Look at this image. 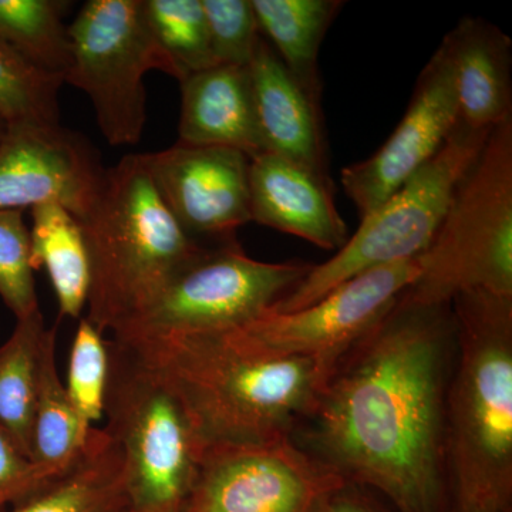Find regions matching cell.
<instances>
[{"mask_svg": "<svg viewBox=\"0 0 512 512\" xmlns=\"http://www.w3.org/2000/svg\"><path fill=\"white\" fill-rule=\"evenodd\" d=\"M16 320L12 335L0 346V424L30 460L40 349L46 328L40 309Z\"/></svg>", "mask_w": 512, "mask_h": 512, "instance_id": "cell-23", "label": "cell"}, {"mask_svg": "<svg viewBox=\"0 0 512 512\" xmlns=\"http://www.w3.org/2000/svg\"><path fill=\"white\" fill-rule=\"evenodd\" d=\"M180 84L178 143L234 148L251 160L266 153L248 66L218 64Z\"/></svg>", "mask_w": 512, "mask_h": 512, "instance_id": "cell-17", "label": "cell"}, {"mask_svg": "<svg viewBox=\"0 0 512 512\" xmlns=\"http://www.w3.org/2000/svg\"><path fill=\"white\" fill-rule=\"evenodd\" d=\"M451 305L390 312L343 357L299 427L305 450L394 512H453L446 451Z\"/></svg>", "mask_w": 512, "mask_h": 512, "instance_id": "cell-1", "label": "cell"}, {"mask_svg": "<svg viewBox=\"0 0 512 512\" xmlns=\"http://www.w3.org/2000/svg\"><path fill=\"white\" fill-rule=\"evenodd\" d=\"M116 512H128V505H126V507H123V508H121V510L116 511Z\"/></svg>", "mask_w": 512, "mask_h": 512, "instance_id": "cell-34", "label": "cell"}, {"mask_svg": "<svg viewBox=\"0 0 512 512\" xmlns=\"http://www.w3.org/2000/svg\"><path fill=\"white\" fill-rule=\"evenodd\" d=\"M56 326L46 329L40 349L39 382L32 427V463L43 470H62L83 446L87 426L57 375Z\"/></svg>", "mask_w": 512, "mask_h": 512, "instance_id": "cell-22", "label": "cell"}, {"mask_svg": "<svg viewBox=\"0 0 512 512\" xmlns=\"http://www.w3.org/2000/svg\"><path fill=\"white\" fill-rule=\"evenodd\" d=\"M120 342L163 377L205 447L295 436L328 383L312 360L258 355L222 332Z\"/></svg>", "mask_w": 512, "mask_h": 512, "instance_id": "cell-2", "label": "cell"}, {"mask_svg": "<svg viewBox=\"0 0 512 512\" xmlns=\"http://www.w3.org/2000/svg\"><path fill=\"white\" fill-rule=\"evenodd\" d=\"M256 119L268 153L332 185L320 103L293 79L274 47L261 37L249 63Z\"/></svg>", "mask_w": 512, "mask_h": 512, "instance_id": "cell-15", "label": "cell"}, {"mask_svg": "<svg viewBox=\"0 0 512 512\" xmlns=\"http://www.w3.org/2000/svg\"><path fill=\"white\" fill-rule=\"evenodd\" d=\"M419 274L417 258L380 266L349 279L299 311L268 309L222 333L258 355L312 360L329 380L343 357L390 312Z\"/></svg>", "mask_w": 512, "mask_h": 512, "instance_id": "cell-10", "label": "cell"}, {"mask_svg": "<svg viewBox=\"0 0 512 512\" xmlns=\"http://www.w3.org/2000/svg\"><path fill=\"white\" fill-rule=\"evenodd\" d=\"M305 262L256 261L235 238L205 248L156 301L111 338L138 342L185 333L224 332L268 311L305 278Z\"/></svg>", "mask_w": 512, "mask_h": 512, "instance_id": "cell-8", "label": "cell"}, {"mask_svg": "<svg viewBox=\"0 0 512 512\" xmlns=\"http://www.w3.org/2000/svg\"><path fill=\"white\" fill-rule=\"evenodd\" d=\"M251 222L338 252L350 237L333 201V187L276 156L262 153L249 163Z\"/></svg>", "mask_w": 512, "mask_h": 512, "instance_id": "cell-16", "label": "cell"}, {"mask_svg": "<svg viewBox=\"0 0 512 512\" xmlns=\"http://www.w3.org/2000/svg\"><path fill=\"white\" fill-rule=\"evenodd\" d=\"M32 210L33 269L46 268L62 316L80 318L90 291V262L82 222L59 204Z\"/></svg>", "mask_w": 512, "mask_h": 512, "instance_id": "cell-21", "label": "cell"}, {"mask_svg": "<svg viewBox=\"0 0 512 512\" xmlns=\"http://www.w3.org/2000/svg\"><path fill=\"white\" fill-rule=\"evenodd\" d=\"M417 259L420 274L396 305H451L473 291L512 296V119L491 130Z\"/></svg>", "mask_w": 512, "mask_h": 512, "instance_id": "cell-5", "label": "cell"}, {"mask_svg": "<svg viewBox=\"0 0 512 512\" xmlns=\"http://www.w3.org/2000/svg\"><path fill=\"white\" fill-rule=\"evenodd\" d=\"M6 130H8V124H6V121L0 117V141L5 137Z\"/></svg>", "mask_w": 512, "mask_h": 512, "instance_id": "cell-33", "label": "cell"}, {"mask_svg": "<svg viewBox=\"0 0 512 512\" xmlns=\"http://www.w3.org/2000/svg\"><path fill=\"white\" fill-rule=\"evenodd\" d=\"M259 32L313 100H322L318 56L323 39L345 2L251 0Z\"/></svg>", "mask_w": 512, "mask_h": 512, "instance_id": "cell-20", "label": "cell"}, {"mask_svg": "<svg viewBox=\"0 0 512 512\" xmlns=\"http://www.w3.org/2000/svg\"><path fill=\"white\" fill-rule=\"evenodd\" d=\"M456 353L446 451L453 512H512V296L451 302Z\"/></svg>", "mask_w": 512, "mask_h": 512, "instance_id": "cell-3", "label": "cell"}, {"mask_svg": "<svg viewBox=\"0 0 512 512\" xmlns=\"http://www.w3.org/2000/svg\"><path fill=\"white\" fill-rule=\"evenodd\" d=\"M82 227L90 262L86 318L101 335L146 311L205 249L164 204L144 154L107 168L99 200Z\"/></svg>", "mask_w": 512, "mask_h": 512, "instance_id": "cell-4", "label": "cell"}, {"mask_svg": "<svg viewBox=\"0 0 512 512\" xmlns=\"http://www.w3.org/2000/svg\"><path fill=\"white\" fill-rule=\"evenodd\" d=\"M104 177L96 148L62 126H10L0 141V211L59 204L82 222Z\"/></svg>", "mask_w": 512, "mask_h": 512, "instance_id": "cell-13", "label": "cell"}, {"mask_svg": "<svg viewBox=\"0 0 512 512\" xmlns=\"http://www.w3.org/2000/svg\"><path fill=\"white\" fill-rule=\"evenodd\" d=\"M144 157L158 194L191 238L227 241L251 222V158L241 151L175 143Z\"/></svg>", "mask_w": 512, "mask_h": 512, "instance_id": "cell-14", "label": "cell"}, {"mask_svg": "<svg viewBox=\"0 0 512 512\" xmlns=\"http://www.w3.org/2000/svg\"><path fill=\"white\" fill-rule=\"evenodd\" d=\"M217 64L249 66L262 35L251 0H201Z\"/></svg>", "mask_w": 512, "mask_h": 512, "instance_id": "cell-29", "label": "cell"}, {"mask_svg": "<svg viewBox=\"0 0 512 512\" xmlns=\"http://www.w3.org/2000/svg\"><path fill=\"white\" fill-rule=\"evenodd\" d=\"M460 109V121L493 130L512 119V43L493 23L466 16L444 37Z\"/></svg>", "mask_w": 512, "mask_h": 512, "instance_id": "cell-18", "label": "cell"}, {"mask_svg": "<svg viewBox=\"0 0 512 512\" xmlns=\"http://www.w3.org/2000/svg\"><path fill=\"white\" fill-rule=\"evenodd\" d=\"M109 340L87 318L80 319L70 352L67 394L80 419L93 427L104 416L109 386Z\"/></svg>", "mask_w": 512, "mask_h": 512, "instance_id": "cell-27", "label": "cell"}, {"mask_svg": "<svg viewBox=\"0 0 512 512\" xmlns=\"http://www.w3.org/2000/svg\"><path fill=\"white\" fill-rule=\"evenodd\" d=\"M151 35L173 64L175 79L218 66L201 0H143Z\"/></svg>", "mask_w": 512, "mask_h": 512, "instance_id": "cell-25", "label": "cell"}, {"mask_svg": "<svg viewBox=\"0 0 512 512\" xmlns=\"http://www.w3.org/2000/svg\"><path fill=\"white\" fill-rule=\"evenodd\" d=\"M73 59L64 83L92 101L97 124L113 147L136 146L146 126L144 76L173 64L144 18L143 0H89L69 26Z\"/></svg>", "mask_w": 512, "mask_h": 512, "instance_id": "cell-9", "label": "cell"}, {"mask_svg": "<svg viewBox=\"0 0 512 512\" xmlns=\"http://www.w3.org/2000/svg\"><path fill=\"white\" fill-rule=\"evenodd\" d=\"M67 6L59 0H0V40L36 69L64 80L73 59Z\"/></svg>", "mask_w": 512, "mask_h": 512, "instance_id": "cell-24", "label": "cell"}, {"mask_svg": "<svg viewBox=\"0 0 512 512\" xmlns=\"http://www.w3.org/2000/svg\"><path fill=\"white\" fill-rule=\"evenodd\" d=\"M345 484L295 436L210 446L183 512H325Z\"/></svg>", "mask_w": 512, "mask_h": 512, "instance_id": "cell-11", "label": "cell"}, {"mask_svg": "<svg viewBox=\"0 0 512 512\" xmlns=\"http://www.w3.org/2000/svg\"><path fill=\"white\" fill-rule=\"evenodd\" d=\"M104 430L126 467L128 512H183L205 444L183 404L133 346L109 340Z\"/></svg>", "mask_w": 512, "mask_h": 512, "instance_id": "cell-6", "label": "cell"}, {"mask_svg": "<svg viewBox=\"0 0 512 512\" xmlns=\"http://www.w3.org/2000/svg\"><path fill=\"white\" fill-rule=\"evenodd\" d=\"M13 503H15V500H13L12 497H9V495H0V512L5 511L6 508Z\"/></svg>", "mask_w": 512, "mask_h": 512, "instance_id": "cell-32", "label": "cell"}, {"mask_svg": "<svg viewBox=\"0 0 512 512\" xmlns=\"http://www.w3.org/2000/svg\"><path fill=\"white\" fill-rule=\"evenodd\" d=\"M62 77L36 69L0 40V117L10 126H60Z\"/></svg>", "mask_w": 512, "mask_h": 512, "instance_id": "cell-26", "label": "cell"}, {"mask_svg": "<svg viewBox=\"0 0 512 512\" xmlns=\"http://www.w3.org/2000/svg\"><path fill=\"white\" fill-rule=\"evenodd\" d=\"M127 505L120 447L92 427L76 456L3 512H116Z\"/></svg>", "mask_w": 512, "mask_h": 512, "instance_id": "cell-19", "label": "cell"}, {"mask_svg": "<svg viewBox=\"0 0 512 512\" xmlns=\"http://www.w3.org/2000/svg\"><path fill=\"white\" fill-rule=\"evenodd\" d=\"M30 229L22 210L0 211V298L16 319L39 309Z\"/></svg>", "mask_w": 512, "mask_h": 512, "instance_id": "cell-28", "label": "cell"}, {"mask_svg": "<svg viewBox=\"0 0 512 512\" xmlns=\"http://www.w3.org/2000/svg\"><path fill=\"white\" fill-rule=\"evenodd\" d=\"M490 133L458 121L436 156L360 220V227L336 255L312 265L305 278L269 311H299L363 272L419 258L429 248L458 185L480 157Z\"/></svg>", "mask_w": 512, "mask_h": 512, "instance_id": "cell-7", "label": "cell"}, {"mask_svg": "<svg viewBox=\"0 0 512 512\" xmlns=\"http://www.w3.org/2000/svg\"><path fill=\"white\" fill-rule=\"evenodd\" d=\"M53 474L35 466L0 424V495L18 501Z\"/></svg>", "mask_w": 512, "mask_h": 512, "instance_id": "cell-30", "label": "cell"}, {"mask_svg": "<svg viewBox=\"0 0 512 512\" xmlns=\"http://www.w3.org/2000/svg\"><path fill=\"white\" fill-rule=\"evenodd\" d=\"M325 512H394L382 498L366 488L346 483L336 491Z\"/></svg>", "mask_w": 512, "mask_h": 512, "instance_id": "cell-31", "label": "cell"}, {"mask_svg": "<svg viewBox=\"0 0 512 512\" xmlns=\"http://www.w3.org/2000/svg\"><path fill=\"white\" fill-rule=\"evenodd\" d=\"M458 121L453 67L440 43L421 70L399 126L373 156L343 168L340 174L343 190L360 220L436 156Z\"/></svg>", "mask_w": 512, "mask_h": 512, "instance_id": "cell-12", "label": "cell"}]
</instances>
